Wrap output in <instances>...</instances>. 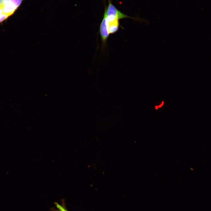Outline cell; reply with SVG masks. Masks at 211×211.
Listing matches in <instances>:
<instances>
[{
    "label": "cell",
    "instance_id": "obj_1",
    "mask_svg": "<svg viewBox=\"0 0 211 211\" xmlns=\"http://www.w3.org/2000/svg\"><path fill=\"white\" fill-rule=\"evenodd\" d=\"M104 13L107 17L108 18L118 20L125 18L136 19L135 18L129 17L120 11L111 4L110 1H109V4L107 8H106L105 9Z\"/></svg>",
    "mask_w": 211,
    "mask_h": 211
},
{
    "label": "cell",
    "instance_id": "obj_2",
    "mask_svg": "<svg viewBox=\"0 0 211 211\" xmlns=\"http://www.w3.org/2000/svg\"><path fill=\"white\" fill-rule=\"evenodd\" d=\"M1 8L3 13L8 17L13 14L18 8L10 0H3Z\"/></svg>",
    "mask_w": 211,
    "mask_h": 211
},
{
    "label": "cell",
    "instance_id": "obj_3",
    "mask_svg": "<svg viewBox=\"0 0 211 211\" xmlns=\"http://www.w3.org/2000/svg\"><path fill=\"white\" fill-rule=\"evenodd\" d=\"M104 16L106 17V24L109 33H113L116 32L119 26V20L118 19H110L107 18L105 14Z\"/></svg>",
    "mask_w": 211,
    "mask_h": 211
},
{
    "label": "cell",
    "instance_id": "obj_4",
    "mask_svg": "<svg viewBox=\"0 0 211 211\" xmlns=\"http://www.w3.org/2000/svg\"><path fill=\"white\" fill-rule=\"evenodd\" d=\"M100 33L102 40L105 42L108 37L109 33L106 23V17L104 16L100 25Z\"/></svg>",
    "mask_w": 211,
    "mask_h": 211
},
{
    "label": "cell",
    "instance_id": "obj_5",
    "mask_svg": "<svg viewBox=\"0 0 211 211\" xmlns=\"http://www.w3.org/2000/svg\"><path fill=\"white\" fill-rule=\"evenodd\" d=\"M55 205L56 208H52L51 211H68L66 208L64 204H60L57 202H55Z\"/></svg>",
    "mask_w": 211,
    "mask_h": 211
},
{
    "label": "cell",
    "instance_id": "obj_6",
    "mask_svg": "<svg viewBox=\"0 0 211 211\" xmlns=\"http://www.w3.org/2000/svg\"><path fill=\"white\" fill-rule=\"evenodd\" d=\"M9 17L3 13L2 9L0 7V23L6 20Z\"/></svg>",
    "mask_w": 211,
    "mask_h": 211
},
{
    "label": "cell",
    "instance_id": "obj_7",
    "mask_svg": "<svg viewBox=\"0 0 211 211\" xmlns=\"http://www.w3.org/2000/svg\"><path fill=\"white\" fill-rule=\"evenodd\" d=\"M23 0H10V1L18 8Z\"/></svg>",
    "mask_w": 211,
    "mask_h": 211
},
{
    "label": "cell",
    "instance_id": "obj_8",
    "mask_svg": "<svg viewBox=\"0 0 211 211\" xmlns=\"http://www.w3.org/2000/svg\"><path fill=\"white\" fill-rule=\"evenodd\" d=\"M3 0H0V7H1L2 3Z\"/></svg>",
    "mask_w": 211,
    "mask_h": 211
},
{
    "label": "cell",
    "instance_id": "obj_9",
    "mask_svg": "<svg viewBox=\"0 0 211 211\" xmlns=\"http://www.w3.org/2000/svg\"><path fill=\"white\" fill-rule=\"evenodd\" d=\"M164 102L163 101H162V103L160 105L162 106H163V105L164 104Z\"/></svg>",
    "mask_w": 211,
    "mask_h": 211
},
{
    "label": "cell",
    "instance_id": "obj_10",
    "mask_svg": "<svg viewBox=\"0 0 211 211\" xmlns=\"http://www.w3.org/2000/svg\"><path fill=\"white\" fill-rule=\"evenodd\" d=\"M162 107V106H161V105H159V106H157L158 108H160V107Z\"/></svg>",
    "mask_w": 211,
    "mask_h": 211
},
{
    "label": "cell",
    "instance_id": "obj_11",
    "mask_svg": "<svg viewBox=\"0 0 211 211\" xmlns=\"http://www.w3.org/2000/svg\"><path fill=\"white\" fill-rule=\"evenodd\" d=\"M155 108H156V109H158V107H157V106H155Z\"/></svg>",
    "mask_w": 211,
    "mask_h": 211
}]
</instances>
